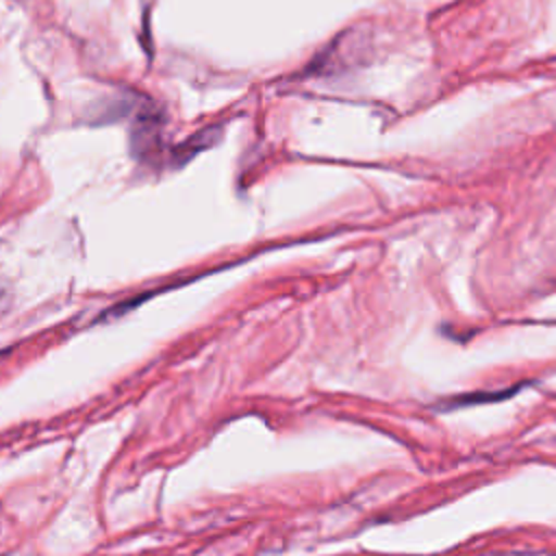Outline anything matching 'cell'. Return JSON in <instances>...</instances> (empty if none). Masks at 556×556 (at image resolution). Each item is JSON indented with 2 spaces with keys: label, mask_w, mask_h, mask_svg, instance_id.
<instances>
[{
  "label": "cell",
  "mask_w": 556,
  "mask_h": 556,
  "mask_svg": "<svg viewBox=\"0 0 556 556\" xmlns=\"http://www.w3.org/2000/svg\"><path fill=\"white\" fill-rule=\"evenodd\" d=\"M515 389H519V387L504 389V391H497V393H489V391H486V393H480V395H458V397L447 400V402L441 406V410L465 408V406H469V404H478V402H497V400H504V397L513 395V393H515Z\"/></svg>",
  "instance_id": "obj_1"
}]
</instances>
